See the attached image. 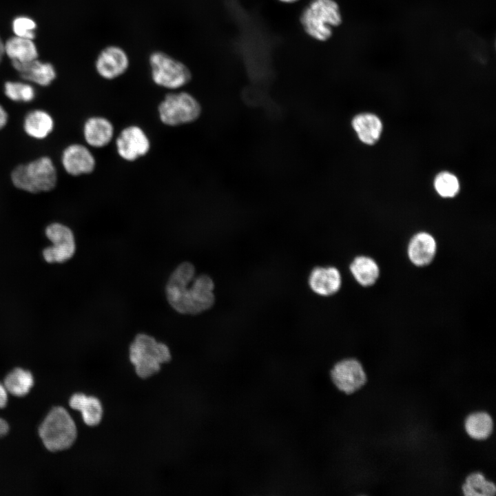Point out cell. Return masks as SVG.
<instances>
[{"label": "cell", "instance_id": "1", "mask_svg": "<svg viewBox=\"0 0 496 496\" xmlns=\"http://www.w3.org/2000/svg\"><path fill=\"white\" fill-rule=\"evenodd\" d=\"M214 289L213 280L208 275L196 276L194 266L183 262L169 276L165 294L169 304L178 313L196 315L214 305Z\"/></svg>", "mask_w": 496, "mask_h": 496}, {"label": "cell", "instance_id": "2", "mask_svg": "<svg viewBox=\"0 0 496 496\" xmlns=\"http://www.w3.org/2000/svg\"><path fill=\"white\" fill-rule=\"evenodd\" d=\"M342 21L340 9L335 0H311L300 17L304 31L312 39L322 42L331 38L333 28Z\"/></svg>", "mask_w": 496, "mask_h": 496}, {"label": "cell", "instance_id": "3", "mask_svg": "<svg viewBox=\"0 0 496 496\" xmlns=\"http://www.w3.org/2000/svg\"><path fill=\"white\" fill-rule=\"evenodd\" d=\"M45 447L56 452L70 448L75 442L77 430L69 413L62 406L53 407L39 427Z\"/></svg>", "mask_w": 496, "mask_h": 496}, {"label": "cell", "instance_id": "4", "mask_svg": "<svg viewBox=\"0 0 496 496\" xmlns=\"http://www.w3.org/2000/svg\"><path fill=\"white\" fill-rule=\"evenodd\" d=\"M130 360L136 374L141 378H147L160 371L161 364L171 360V353L164 343L157 342L149 335L139 333L130 344Z\"/></svg>", "mask_w": 496, "mask_h": 496}, {"label": "cell", "instance_id": "5", "mask_svg": "<svg viewBox=\"0 0 496 496\" xmlns=\"http://www.w3.org/2000/svg\"><path fill=\"white\" fill-rule=\"evenodd\" d=\"M14 185L30 193L52 189L56 183V171L52 160L43 156L17 166L11 174Z\"/></svg>", "mask_w": 496, "mask_h": 496}, {"label": "cell", "instance_id": "6", "mask_svg": "<svg viewBox=\"0 0 496 496\" xmlns=\"http://www.w3.org/2000/svg\"><path fill=\"white\" fill-rule=\"evenodd\" d=\"M153 82L158 86L176 90L192 79L189 68L180 60L161 50H154L148 58Z\"/></svg>", "mask_w": 496, "mask_h": 496}, {"label": "cell", "instance_id": "7", "mask_svg": "<svg viewBox=\"0 0 496 496\" xmlns=\"http://www.w3.org/2000/svg\"><path fill=\"white\" fill-rule=\"evenodd\" d=\"M200 112V103L187 92L169 93L158 105L161 122L169 126L194 122L199 117Z\"/></svg>", "mask_w": 496, "mask_h": 496}, {"label": "cell", "instance_id": "8", "mask_svg": "<svg viewBox=\"0 0 496 496\" xmlns=\"http://www.w3.org/2000/svg\"><path fill=\"white\" fill-rule=\"evenodd\" d=\"M330 378L335 387L346 395L355 393L367 382L363 365L354 358H343L334 364Z\"/></svg>", "mask_w": 496, "mask_h": 496}, {"label": "cell", "instance_id": "9", "mask_svg": "<svg viewBox=\"0 0 496 496\" xmlns=\"http://www.w3.org/2000/svg\"><path fill=\"white\" fill-rule=\"evenodd\" d=\"M45 235L52 242L51 247L45 248L43 251L46 262H63L72 257L76 245L74 234L70 228L54 223L47 227Z\"/></svg>", "mask_w": 496, "mask_h": 496}, {"label": "cell", "instance_id": "10", "mask_svg": "<svg viewBox=\"0 0 496 496\" xmlns=\"http://www.w3.org/2000/svg\"><path fill=\"white\" fill-rule=\"evenodd\" d=\"M116 150L124 160L134 161L147 154L150 142L145 132L138 126L124 128L117 136Z\"/></svg>", "mask_w": 496, "mask_h": 496}, {"label": "cell", "instance_id": "11", "mask_svg": "<svg viewBox=\"0 0 496 496\" xmlns=\"http://www.w3.org/2000/svg\"><path fill=\"white\" fill-rule=\"evenodd\" d=\"M130 66L126 51L116 45L105 47L98 54L95 68L100 76L106 80L115 79L125 74Z\"/></svg>", "mask_w": 496, "mask_h": 496}, {"label": "cell", "instance_id": "12", "mask_svg": "<svg viewBox=\"0 0 496 496\" xmlns=\"http://www.w3.org/2000/svg\"><path fill=\"white\" fill-rule=\"evenodd\" d=\"M61 161L65 170L72 176L90 174L96 165L92 152L81 144L67 147L62 154Z\"/></svg>", "mask_w": 496, "mask_h": 496}, {"label": "cell", "instance_id": "13", "mask_svg": "<svg viewBox=\"0 0 496 496\" xmlns=\"http://www.w3.org/2000/svg\"><path fill=\"white\" fill-rule=\"evenodd\" d=\"M342 278L339 271L333 267L314 268L309 277L311 290L322 296H331L340 289Z\"/></svg>", "mask_w": 496, "mask_h": 496}, {"label": "cell", "instance_id": "14", "mask_svg": "<svg viewBox=\"0 0 496 496\" xmlns=\"http://www.w3.org/2000/svg\"><path fill=\"white\" fill-rule=\"evenodd\" d=\"M12 64L23 79L42 86L50 85L56 77L54 68L50 63L37 59L24 63L12 60Z\"/></svg>", "mask_w": 496, "mask_h": 496}, {"label": "cell", "instance_id": "15", "mask_svg": "<svg viewBox=\"0 0 496 496\" xmlns=\"http://www.w3.org/2000/svg\"><path fill=\"white\" fill-rule=\"evenodd\" d=\"M83 136L89 145L103 147L112 141L114 127L112 123L104 117H90L84 124Z\"/></svg>", "mask_w": 496, "mask_h": 496}, {"label": "cell", "instance_id": "16", "mask_svg": "<svg viewBox=\"0 0 496 496\" xmlns=\"http://www.w3.org/2000/svg\"><path fill=\"white\" fill-rule=\"evenodd\" d=\"M436 242L434 238L426 232L415 234L410 240L408 255L411 261L417 266L429 264L436 253Z\"/></svg>", "mask_w": 496, "mask_h": 496}, {"label": "cell", "instance_id": "17", "mask_svg": "<svg viewBox=\"0 0 496 496\" xmlns=\"http://www.w3.org/2000/svg\"><path fill=\"white\" fill-rule=\"evenodd\" d=\"M494 420L486 411H475L468 414L464 420V428L468 436L482 441L488 438L494 432Z\"/></svg>", "mask_w": 496, "mask_h": 496}, {"label": "cell", "instance_id": "18", "mask_svg": "<svg viewBox=\"0 0 496 496\" xmlns=\"http://www.w3.org/2000/svg\"><path fill=\"white\" fill-rule=\"evenodd\" d=\"M69 405L73 409L81 411L84 422L88 426H96L102 419V405L95 397L75 393L71 396Z\"/></svg>", "mask_w": 496, "mask_h": 496}, {"label": "cell", "instance_id": "19", "mask_svg": "<svg viewBox=\"0 0 496 496\" xmlns=\"http://www.w3.org/2000/svg\"><path fill=\"white\" fill-rule=\"evenodd\" d=\"M352 127L359 139L367 145L376 143L382 130L380 119L376 115L370 113L356 115L352 120Z\"/></svg>", "mask_w": 496, "mask_h": 496}, {"label": "cell", "instance_id": "20", "mask_svg": "<svg viewBox=\"0 0 496 496\" xmlns=\"http://www.w3.org/2000/svg\"><path fill=\"white\" fill-rule=\"evenodd\" d=\"M54 127L52 116L45 111L35 110L30 112L24 119L23 128L25 133L37 139L48 136Z\"/></svg>", "mask_w": 496, "mask_h": 496}, {"label": "cell", "instance_id": "21", "mask_svg": "<svg viewBox=\"0 0 496 496\" xmlns=\"http://www.w3.org/2000/svg\"><path fill=\"white\" fill-rule=\"evenodd\" d=\"M464 496H495V482L488 479L483 473L476 471L469 473L461 486Z\"/></svg>", "mask_w": 496, "mask_h": 496}, {"label": "cell", "instance_id": "22", "mask_svg": "<svg viewBox=\"0 0 496 496\" xmlns=\"http://www.w3.org/2000/svg\"><path fill=\"white\" fill-rule=\"evenodd\" d=\"M4 52L12 60L21 63L33 61L38 56L36 45L32 39L17 36L6 41Z\"/></svg>", "mask_w": 496, "mask_h": 496}, {"label": "cell", "instance_id": "23", "mask_svg": "<svg viewBox=\"0 0 496 496\" xmlns=\"http://www.w3.org/2000/svg\"><path fill=\"white\" fill-rule=\"evenodd\" d=\"M350 271L356 281L364 287L373 285L380 271L375 261L367 256H358L350 265Z\"/></svg>", "mask_w": 496, "mask_h": 496}, {"label": "cell", "instance_id": "24", "mask_svg": "<svg viewBox=\"0 0 496 496\" xmlns=\"http://www.w3.org/2000/svg\"><path fill=\"white\" fill-rule=\"evenodd\" d=\"M34 384L32 374L21 368H15L7 374L3 385L8 392L17 397L28 393Z\"/></svg>", "mask_w": 496, "mask_h": 496}, {"label": "cell", "instance_id": "25", "mask_svg": "<svg viewBox=\"0 0 496 496\" xmlns=\"http://www.w3.org/2000/svg\"><path fill=\"white\" fill-rule=\"evenodd\" d=\"M434 187L440 196L451 198L458 193L459 184L455 175L448 172H443L436 176Z\"/></svg>", "mask_w": 496, "mask_h": 496}, {"label": "cell", "instance_id": "26", "mask_svg": "<svg viewBox=\"0 0 496 496\" xmlns=\"http://www.w3.org/2000/svg\"><path fill=\"white\" fill-rule=\"evenodd\" d=\"M4 92L6 96L14 101L30 102L35 96L34 90L30 85L20 82H6Z\"/></svg>", "mask_w": 496, "mask_h": 496}, {"label": "cell", "instance_id": "27", "mask_svg": "<svg viewBox=\"0 0 496 496\" xmlns=\"http://www.w3.org/2000/svg\"><path fill=\"white\" fill-rule=\"evenodd\" d=\"M35 22L27 17H19L12 22V30L17 37L32 39L34 38Z\"/></svg>", "mask_w": 496, "mask_h": 496}, {"label": "cell", "instance_id": "28", "mask_svg": "<svg viewBox=\"0 0 496 496\" xmlns=\"http://www.w3.org/2000/svg\"><path fill=\"white\" fill-rule=\"evenodd\" d=\"M8 402V391L3 384L0 383V409L4 408Z\"/></svg>", "mask_w": 496, "mask_h": 496}, {"label": "cell", "instance_id": "29", "mask_svg": "<svg viewBox=\"0 0 496 496\" xmlns=\"http://www.w3.org/2000/svg\"><path fill=\"white\" fill-rule=\"evenodd\" d=\"M8 114L4 108L0 105V129L3 128L7 123Z\"/></svg>", "mask_w": 496, "mask_h": 496}, {"label": "cell", "instance_id": "30", "mask_svg": "<svg viewBox=\"0 0 496 496\" xmlns=\"http://www.w3.org/2000/svg\"><path fill=\"white\" fill-rule=\"evenodd\" d=\"M9 431V426L7 422L0 417V437L5 436Z\"/></svg>", "mask_w": 496, "mask_h": 496}, {"label": "cell", "instance_id": "31", "mask_svg": "<svg viewBox=\"0 0 496 496\" xmlns=\"http://www.w3.org/2000/svg\"><path fill=\"white\" fill-rule=\"evenodd\" d=\"M3 53H4V44L2 42V40L0 37V61L1 60Z\"/></svg>", "mask_w": 496, "mask_h": 496}, {"label": "cell", "instance_id": "32", "mask_svg": "<svg viewBox=\"0 0 496 496\" xmlns=\"http://www.w3.org/2000/svg\"><path fill=\"white\" fill-rule=\"evenodd\" d=\"M278 1H280V2H282V3H295V2H296V1H299V0H278Z\"/></svg>", "mask_w": 496, "mask_h": 496}]
</instances>
